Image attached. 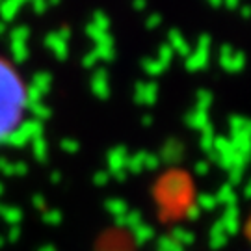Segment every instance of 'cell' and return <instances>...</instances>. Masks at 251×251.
I'll use <instances>...</instances> for the list:
<instances>
[{
    "instance_id": "1",
    "label": "cell",
    "mask_w": 251,
    "mask_h": 251,
    "mask_svg": "<svg viewBox=\"0 0 251 251\" xmlns=\"http://www.w3.org/2000/svg\"><path fill=\"white\" fill-rule=\"evenodd\" d=\"M30 108V88L15 63L0 54V145L21 130Z\"/></svg>"
}]
</instances>
